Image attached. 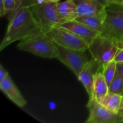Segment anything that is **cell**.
Wrapping results in <instances>:
<instances>
[{
	"label": "cell",
	"mask_w": 123,
	"mask_h": 123,
	"mask_svg": "<svg viewBox=\"0 0 123 123\" xmlns=\"http://www.w3.org/2000/svg\"><path fill=\"white\" fill-rule=\"evenodd\" d=\"M119 41L113 37L99 35L88 47L92 58L102 66L114 60L119 49Z\"/></svg>",
	"instance_id": "obj_3"
},
{
	"label": "cell",
	"mask_w": 123,
	"mask_h": 123,
	"mask_svg": "<svg viewBox=\"0 0 123 123\" xmlns=\"http://www.w3.org/2000/svg\"><path fill=\"white\" fill-rule=\"evenodd\" d=\"M100 66V64L99 63L92 58L89 60L78 76V80L82 83L86 90L89 98L93 96L94 74Z\"/></svg>",
	"instance_id": "obj_11"
},
{
	"label": "cell",
	"mask_w": 123,
	"mask_h": 123,
	"mask_svg": "<svg viewBox=\"0 0 123 123\" xmlns=\"http://www.w3.org/2000/svg\"><path fill=\"white\" fill-rule=\"evenodd\" d=\"M96 1H97V2H98L101 4L106 7V8L114 4L123 3V0H96Z\"/></svg>",
	"instance_id": "obj_21"
},
{
	"label": "cell",
	"mask_w": 123,
	"mask_h": 123,
	"mask_svg": "<svg viewBox=\"0 0 123 123\" xmlns=\"http://www.w3.org/2000/svg\"><path fill=\"white\" fill-rule=\"evenodd\" d=\"M0 90L11 102L19 108H24L27 104L26 100L13 81L10 74L0 81Z\"/></svg>",
	"instance_id": "obj_10"
},
{
	"label": "cell",
	"mask_w": 123,
	"mask_h": 123,
	"mask_svg": "<svg viewBox=\"0 0 123 123\" xmlns=\"http://www.w3.org/2000/svg\"><path fill=\"white\" fill-rule=\"evenodd\" d=\"M17 47L19 50L44 58L54 59L57 57L55 43L46 32L42 31L20 41Z\"/></svg>",
	"instance_id": "obj_2"
},
{
	"label": "cell",
	"mask_w": 123,
	"mask_h": 123,
	"mask_svg": "<svg viewBox=\"0 0 123 123\" xmlns=\"http://www.w3.org/2000/svg\"><path fill=\"white\" fill-rule=\"evenodd\" d=\"M108 93L109 85L103 74V67L100 65L94 74L93 97L98 99Z\"/></svg>",
	"instance_id": "obj_14"
},
{
	"label": "cell",
	"mask_w": 123,
	"mask_h": 123,
	"mask_svg": "<svg viewBox=\"0 0 123 123\" xmlns=\"http://www.w3.org/2000/svg\"><path fill=\"white\" fill-rule=\"evenodd\" d=\"M118 114L120 115H123V100L122 102H121V106H120V111H119Z\"/></svg>",
	"instance_id": "obj_26"
},
{
	"label": "cell",
	"mask_w": 123,
	"mask_h": 123,
	"mask_svg": "<svg viewBox=\"0 0 123 123\" xmlns=\"http://www.w3.org/2000/svg\"><path fill=\"white\" fill-rule=\"evenodd\" d=\"M117 70L118 71L121 76L122 77L123 79V62H117Z\"/></svg>",
	"instance_id": "obj_25"
},
{
	"label": "cell",
	"mask_w": 123,
	"mask_h": 123,
	"mask_svg": "<svg viewBox=\"0 0 123 123\" xmlns=\"http://www.w3.org/2000/svg\"><path fill=\"white\" fill-rule=\"evenodd\" d=\"M107 15V11L103 13L90 16H79L76 20L82 23L91 30L102 34L105 20Z\"/></svg>",
	"instance_id": "obj_15"
},
{
	"label": "cell",
	"mask_w": 123,
	"mask_h": 123,
	"mask_svg": "<svg viewBox=\"0 0 123 123\" xmlns=\"http://www.w3.org/2000/svg\"><path fill=\"white\" fill-rule=\"evenodd\" d=\"M50 108L51 109H54L55 108V103H50Z\"/></svg>",
	"instance_id": "obj_27"
},
{
	"label": "cell",
	"mask_w": 123,
	"mask_h": 123,
	"mask_svg": "<svg viewBox=\"0 0 123 123\" xmlns=\"http://www.w3.org/2000/svg\"><path fill=\"white\" fill-rule=\"evenodd\" d=\"M86 107L89 115L86 123H121V117L118 114L111 111L98 102L94 97H90Z\"/></svg>",
	"instance_id": "obj_7"
},
{
	"label": "cell",
	"mask_w": 123,
	"mask_h": 123,
	"mask_svg": "<svg viewBox=\"0 0 123 123\" xmlns=\"http://www.w3.org/2000/svg\"><path fill=\"white\" fill-rule=\"evenodd\" d=\"M59 14L65 21L74 20L78 17L77 6L74 0H66L56 3Z\"/></svg>",
	"instance_id": "obj_13"
},
{
	"label": "cell",
	"mask_w": 123,
	"mask_h": 123,
	"mask_svg": "<svg viewBox=\"0 0 123 123\" xmlns=\"http://www.w3.org/2000/svg\"><path fill=\"white\" fill-rule=\"evenodd\" d=\"M107 8H110V9H112L116 11L117 12L121 14L123 17V3L114 4Z\"/></svg>",
	"instance_id": "obj_22"
},
{
	"label": "cell",
	"mask_w": 123,
	"mask_h": 123,
	"mask_svg": "<svg viewBox=\"0 0 123 123\" xmlns=\"http://www.w3.org/2000/svg\"><path fill=\"white\" fill-rule=\"evenodd\" d=\"M123 95L109 92L106 96L97 99L99 103L111 111L118 114L123 100Z\"/></svg>",
	"instance_id": "obj_16"
},
{
	"label": "cell",
	"mask_w": 123,
	"mask_h": 123,
	"mask_svg": "<svg viewBox=\"0 0 123 123\" xmlns=\"http://www.w3.org/2000/svg\"><path fill=\"white\" fill-rule=\"evenodd\" d=\"M8 75H9L8 71L3 67L2 64H0V81L3 80Z\"/></svg>",
	"instance_id": "obj_24"
},
{
	"label": "cell",
	"mask_w": 123,
	"mask_h": 123,
	"mask_svg": "<svg viewBox=\"0 0 123 123\" xmlns=\"http://www.w3.org/2000/svg\"><path fill=\"white\" fill-rule=\"evenodd\" d=\"M41 31L30 7H20L8 15L6 32L0 44V50L15 42L25 39Z\"/></svg>",
	"instance_id": "obj_1"
},
{
	"label": "cell",
	"mask_w": 123,
	"mask_h": 123,
	"mask_svg": "<svg viewBox=\"0 0 123 123\" xmlns=\"http://www.w3.org/2000/svg\"><path fill=\"white\" fill-rule=\"evenodd\" d=\"M37 4H42L46 1V0H35Z\"/></svg>",
	"instance_id": "obj_28"
},
{
	"label": "cell",
	"mask_w": 123,
	"mask_h": 123,
	"mask_svg": "<svg viewBox=\"0 0 123 123\" xmlns=\"http://www.w3.org/2000/svg\"><path fill=\"white\" fill-rule=\"evenodd\" d=\"M7 15L12 14L16 8V0H2Z\"/></svg>",
	"instance_id": "obj_19"
},
{
	"label": "cell",
	"mask_w": 123,
	"mask_h": 123,
	"mask_svg": "<svg viewBox=\"0 0 123 123\" xmlns=\"http://www.w3.org/2000/svg\"><path fill=\"white\" fill-rule=\"evenodd\" d=\"M55 44L57 50L56 59L67 66L78 78L90 60L86 51L67 49Z\"/></svg>",
	"instance_id": "obj_6"
},
{
	"label": "cell",
	"mask_w": 123,
	"mask_h": 123,
	"mask_svg": "<svg viewBox=\"0 0 123 123\" xmlns=\"http://www.w3.org/2000/svg\"><path fill=\"white\" fill-rule=\"evenodd\" d=\"M58 25H60L75 34L76 36L82 39L88 45V47L94 40L95 38L100 35L99 32L91 30L82 23L76 20L66 21L58 24Z\"/></svg>",
	"instance_id": "obj_9"
},
{
	"label": "cell",
	"mask_w": 123,
	"mask_h": 123,
	"mask_svg": "<svg viewBox=\"0 0 123 123\" xmlns=\"http://www.w3.org/2000/svg\"><path fill=\"white\" fill-rule=\"evenodd\" d=\"M118 46H119V48L123 49V42H118Z\"/></svg>",
	"instance_id": "obj_29"
},
{
	"label": "cell",
	"mask_w": 123,
	"mask_h": 123,
	"mask_svg": "<svg viewBox=\"0 0 123 123\" xmlns=\"http://www.w3.org/2000/svg\"><path fill=\"white\" fill-rule=\"evenodd\" d=\"M35 2V0H16L15 9L20 7H31Z\"/></svg>",
	"instance_id": "obj_20"
},
{
	"label": "cell",
	"mask_w": 123,
	"mask_h": 123,
	"mask_svg": "<svg viewBox=\"0 0 123 123\" xmlns=\"http://www.w3.org/2000/svg\"><path fill=\"white\" fill-rule=\"evenodd\" d=\"M101 34L123 42V16L114 10L107 8L106 18Z\"/></svg>",
	"instance_id": "obj_8"
},
{
	"label": "cell",
	"mask_w": 123,
	"mask_h": 123,
	"mask_svg": "<svg viewBox=\"0 0 123 123\" xmlns=\"http://www.w3.org/2000/svg\"><path fill=\"white\" fill-rule=\"evenodd\" d=\"M48 1H50V2H55V3H58V2H60L61 0H47Z\"/></svg>",
	"instance_id": "obj_30"
},
{
	"label": "cell",
	"mask_w": 123,
	"mask_h": 123,
	"mask_svg": "<svg viewBox=\"0 0 123 123\" xmlns=\"http://www.w3.org/2000/svg\"><path fill=\"white\" fill-rule=\"evenodd\" d=\"M121 123H123V115H121Z\"/></svg>",
	"instance_id": "obj_31"
},
{
	"label": "cell",
	"mask_w": 123,
	"mask_h": 123,
	"mask_svg": "<svg viewBox=\"0 0 123 123\" xmlns=\"http://www.w3.org/2000/svg\"><path fill=\"white\" fill-rule=\"evenodd\" d=\"M117 66V62L114 60L110 61L104 66H102L103 74L109 86L116 73Z\"/></svg>",
	"instance_id": "obj_18"
},
{
	"label": "cell",
	"mask_w": 123,
	"mask_h": 123,
	"mask_svg": "<svg viewBox=\"0 0 123 123\" xmlns=\"http://www.w3.org/2000/svg\"><path fill=\"white\" fill-rule=\"evenodd\" d=\"M46 33L54 43L60 46L84 51L88 50V45L82 39L60 25L53 26Z\"/></svg>",
	"instance_id": "obj_5"
},
{
	"label": "cell",
	"mask_w": 123,
	"mask_h": 123,
	"mask_svg": "<svg viewBox=\"0 0 123 123\" xmlns=\"http://www.w3.org/2000/svg\"><path fill=\"white\" fill-rule=\"evenodd\" d=\"M74 1L77 6L78 17L97 15L107 11L106 7L96 0H74Z\"/></svg>",
	"instance_id": "obj_12"
},
{
	"label": "cell",
	"mask_w": 123,
	"mask_h": 123,
	"mask_svg": "<svg viewBox=\"0 0 123 123\" xmlns=\"http://www.w3.org/2000/svg\"><path fill=\"white\" fill-rule=\"evenodd\" d=\"M109 92L123 96V79L117 70L109 86Z\"/></svg>",
	"instance_id": "obj_17"
},
{
	"label": "cell",
	"mask_w": 123,
	"mask_h": 123,
	"mask_svg": "<svg viewBox=\"0 0 123 123\" xmlns=\"http://www.w3.org/2000/svg\"><path fill=\"white\" fill-rule=\"evenodd\" d=\"M30 7L43 32H47L53 26L66 22L59 14L55 2L46 0L42 4L35 2Z\"/></svg>",
	"instance_id": "obj_4"
},
{
	"label": "cell",
	"mask_w": 123,
	"mask_h": 123,
	"mask_svg": "<svg viewBox=\"0 0 123 123\" xmlns=\"http://www.w3.org/2000/svg\"><path fill=\"white\" fill-rule=\"evenodd\" d=\"M114 60L116 61L117 62H123V49L119 48Z\"/></svg>",
	"instance_id": "obj_23"
}]
</instances>
